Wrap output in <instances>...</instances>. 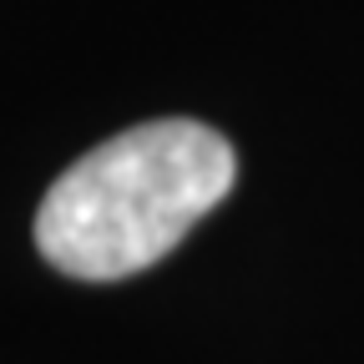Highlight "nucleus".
Here are the masks:
<instances>
[{
  "instance_id": "obj_1",
  "label": "nucleus",
  "mask_w": 364,
  "mask_h": 364,
  "mask_svg": "<svg viewBox=\"0 0 364 364\" xmlns=\"http://www.w3.org/2000/svg\"><path fill=\"white\" fill-rule=\"evenodd\" d=\"M238 177L228 136L162 117L76 157L41 198L36 248L66 279L117 284L167 258Z\"/></svg>"
}]
</instances>
